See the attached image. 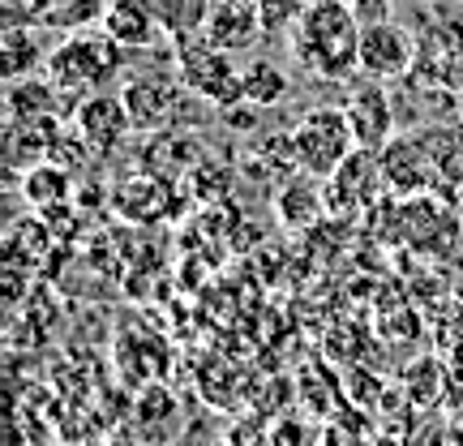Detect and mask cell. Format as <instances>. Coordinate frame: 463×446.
<instances>
[{
    "instance_id": "6da1fadb",
    "label": "cell",
    "mask_w": 463,
    "mask_h": 446,
    "mask_svg": "<svg viewBox=\"0 0 463 446\" xmlns=\"http://www.w3.org/2000/svg\"><path fill=\"white\" fill-rule=\"evenodd\" d=\"M361 17L347 0H309L305 17L292 31V56L326 82H344L361 69Z\"/></svg>"
},
{
    "instance_id": "7a4b0ae2",
    "label": "cell",
    "mask_w": 463,
    "mask_h": 446,
    "mask_svg": "<svg viewBox=\"0 0 463 446\" xmlns=\"http://www.w3.org/2000/svg\"><path fill=\"white\" fill-rule=\"evenodd\" d=\"M120 56H125V48H120L103 26L99 31L69 34V39H61V43L48 52V61H43L48 73H43V78H48L69 103H82L86 95H95L116 69H120Z\"/></svg>"
},
{
    "instance_id": "3957f363",
    "label": "cell",
    "mask_w": 463,
    "mask_h": 446,
    "mask_svg": "<svg viewBox=\"0 0 463 446\" xmlns=\"http://www.w3.org/2000/svg\"><path fill=\"white\" fill-rule=\"evenodd\" d=\"M176 78L181 86L206 108L228 112L232 103H241V69L232 65V52L215 48L206 34H194L176 43Z\"/></svg>"
},
{
    "instance_id": "277c9868",
    "label": "cell",
    "mask_w": 463,
    "mask_h": 446,
    "mask_svg": "<svg viewBox=\"0 0 463 446\" xmlns=\"http://www.w3.org/2000/svg\"><path fill=\"white\" fill-rule=\"evenodd\" d=\"M288 138H292V150H297L300 176H314V181L335 176V167L356 150V133H352V120H347L344 108H314V112H305Z\"/></svg>"
},
{
    "instance_id": "5b68a950",
    "label": "cell",
    "mask_w": 463,
    "mask_h": 446,
    "mask_svg": "<svg viewBox=\"0 0 463 446\" xmlns=\"http://www.w3.org/2000/svg\"><path fill=\"white\" fill-rule=\"evenodd\" d=\"M382 181L399 198H416V194L433 189L438 164H433L425 138H391L382 147Z\"/></svg>"
},
{
    "instance_id": "8992f818",
    "label": "cell",
    "mask_w": 463,
    "mask_h": 446,
    "mask_svg": "<svg viewBox=\"0 0 463 446\" xmlns=\"http://www.w3.org/2000/svg\"><path fill=\"white\" fill-rule=\"evenodd\" d=\"M181 78L172 82L164 73H142V78H129L125 90H120V100L129 108V120L137 133H159L172 125V116H176V103H181Z\"/></svg>"
},
{
    "instance_id": "52a82bcc",
    "label": "cell",
    "mask_w": 463,
    "mask_h": 446,
    "mask_svg": "<svg viewBox=\"0 0 463 446\" xmlns=\"http://www.w3.org/2000/svg\"><path fill=\"white\" fill-rule=\"evenodd\" d=\"M382 181V150L356 147L344 164L335 167V176H326V206L331 211H364Z\"/></svg>"
},
{
    "instance_id": "ba28073f",
    "label": "cell",
    "mask_w": 463,
    "mask_h": 446,
    "mask_svg": "<svg viewBox=\"0 0 463 446\" xmlns=\"http://www.w3.org/2000/svg\"><path fill=\"white\" fill-rule=\"evenodd\" d=\"M412 39L403 26H395L391 17L386 22H369L361 31V73L373 78V82H391V78H403L412 69Z\"/></svg>"
},
{
    "instance_id": "9c48e42d",
    "label": "cell",
    "mask_w": 463,
    "mask_h": 446,
    "mask_svg": "<svg viewBox=\"0 0 463 446\" xmlns=\"http://www.w3.org/2000/svg\"><path fill=\"white\" fill-rule=\"evenodd\" d=\"M73 125H78V138L86 142V150H95V155H112L133 129L125 100L120 95H103V90H95V95H86L78 103Z\"/></svg>"
},
{
    "instance_id": "30bf717a",
    "label": "cell",
    "mask_w": 463,
    "mask_h": 446,
    "mask_svg": "<svg viewBox=\"0 0 463 446\" xmlns=\"http://www.w3.org/2000/svg\"><path fill=\"white\" fill-rule=\"evenodd\" d=\"M206 39L223 52H245L262 39V14H258V0H215L211 17H206Z\"/></svg>"
},
{
    "instance_id": "8fae6325",
    "label": "cell",
    "mask_w": 463,
    "mask_h": 446,
    "mask_svg": "<svg viewBox=\"0 0 463 446\" xmlns=\"http://www.w3.org/2000/svg\"><path fill=\"white\" fill-rule=\"evenodd\" d=\"M112 206L133 223H159L172 211V185L155 172H137L112 189Z\"/></svg>"
},
{
    "instance_id": "7c38bea8",
    "label": "cell",
    "mask_w": 463,
    "mask_h": 446,
    "mask_svg": "<svg viewBox=\"0 0 463 446\" xmlns=\"http://www.w3.org/2000/svg\"><path fill=\"white\" fill-rule=\"evenodd\" d=\"M347 120H352V133H356V147L382 150L391 142V95L382 90L373 78L369 86H356L344 103Z\"/></svg>"
},
{
    "instance_id": "4fadbf2b",
    "label": "cell",
    "mask_w": 463,
    "mask_h": 446,
    "mask_svg": "<svg viewBox=\"0 0 463 446\" xmlns=\"http://www.w3.org/2000/svg\"><path fill=\"white\" fill-rule=\"evenodd\" d=\"M99 26L108 34H112L120 48H150L155 39H159V22H155V14L146 9V0H108L99 14Z\"/></svg>"
},
{
    "instance_id": "5bb4252c",
    "label": "cell",
    "mask_w": 463,
    "mask_h": 446,
    "mask_svg": "<svg viewBox=\"0 0 463 446\" xmlns=\"http://www.w3.org/2000/svg\"><path fill=\"white\" fill-rule=\"evenodd\" d=\"M211 5H215V0H146V9L155 14V22H159V31H164L172 43H184V39H194V34L206 31Z\"/></svg>"
},
{
    "instance_id": "9a60e30c",
    "label": "cell",
    "mask_w": 463,
    "mask_h": 446,
    "mask_svg": "<svg viewBox=\"0 0 463 446\" xmlns=\"http://www.w3.org/2000/svg\"><path fill=\"white\" fill-rule=\"evenodd\" d=\"M69 100L48 78H26L9 86V120H43V116H61Z\"/></svg>"
},
{
    "instance_id": "2e32d148",
    "label": "cell",
    "mask_w": 463,
    "mask_h": 446,
    "mask_svg": "<svg viewBox=\"0 0 463 446\" xmlns=\"http://www.w3.org/2000/svg\"><path fill=\"white\" fill-rule=\"evenodd\" d=\"M69 172L61 164H52V159H39V164L26 167V176H22V194L31 202L34 211H56V206H65L69 198Z\"/></svg>"
},
{
    "instance_id": "e0dca14e",
    "label": "cell",
    "mask_w": 463,
    "mask_h": 446,
    "mask_svg": "<svg viewBox=\"0 0 463 446\" xmlns=\"http://www.w3.org/2000/svg\"><path fill=\"white\" fill-rule=\"evenodd\" d=\"M241 95L249 108H275L288 95V73L270 61H249L241 69Z\"/></svg>"
},
{
    "instance_id": "ac0fdd59",
    "label": "cell",
    "mask_w": 463,
    "mask_h": 446,
    "mask_svg": "<svg viewBox=\"0 0 463 446\" xmlns=\"http://www.w3.org/2000/svg\"><path fill=\"white\" fill-rule=\"evenodd\" d=\"M309 181H314V176H297V181H288L279 189V215H283L288 228H305V223H314L317 211L326 206V198H322Z\"/></svg>"
},
{
    "instance_id": "d6986e66",
    "label": "cell",
    "mask_w": 463,
    "mask_h": 446,
    "mask_svg": "<svg viewBox=\"0 0 463 446\" xmlns=\"http://www.w3.org/2000/svg\"><path fill=\"white\" fill-rule=\"evenodd\" d=\"M43 56V43L34 31H22V26H9L5 39H0V65H5V78H22L26 69H34V61ZM48 61V56H43Z\"/></svg>"
},
{
    "instance_id": "ffe728a7",
    "label": "cell",
    "mask_w": 463,
    "mask_h": 446,
    "mask_svg": "<svg viewBox=\"0 0 463 446\" xmlns=\"http://www.w3.org/2000/svg\"><path fill=\"white\" fill-rule=\"evenodd\" d=\"M309 0H258V14H262V31L275 39V34H292L297 22L305 17Z\"/></svg>"
},
{
    "instance_id": "44dd1931",
    "label": "cell",
    "mask_w": 463,
    "mask_h": 446,
    "mask_svg": "<svg viewBox=\"0 0 463 446\" xmlns=\"http://www.w3.org/2000/svg\"><path fill=\"white\" fill-rule=\"evenodd\" d=\"M347 5H352V14L361 17V26H369V22H386L395 0H347Z\"/></svg>"
},
{
    "instance_id": "7402d4cb",
    "label": "cell",
    "mask_w": 463,
    "mask_h": 446,
    "mask_svg": "<svg viewBox=\"0 0 463 446\" xmlns=\"http://www.w3.org/2000/svg\"><path fill=\"white\" fill-rule=\"evenodd\" d=\"M17 0H9V9H14ZM26 9H31V17L34 14H43V9H48V0H26Z\"/></svg>"
},
{
    "instance_id": "603a6c76",
    "label": "cell",
    "mask_w": 463,
    "mask_h": 446,
    "mask_svg": "<svg viewBox=\"0 0 463 446\" xmlns=\"http://www.w3.org/2000/svg\"><path fill=\"white\" fill-rule=\"evenodd\" d=\"M99 5H103V0H99Z\"/></svg>"
}]
</instances>
